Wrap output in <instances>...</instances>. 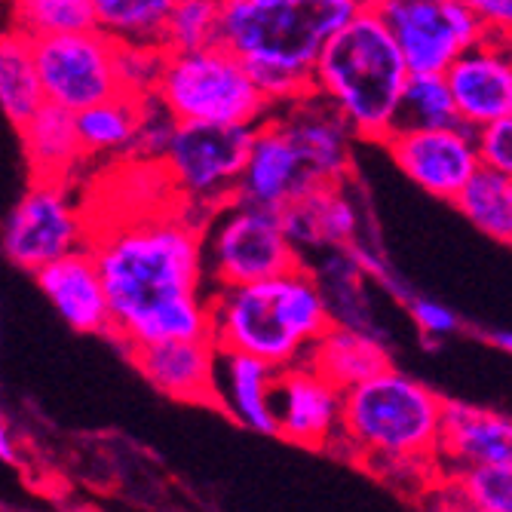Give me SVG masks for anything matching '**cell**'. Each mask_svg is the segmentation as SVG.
<instances>
[{"mask_svg": "<svg viewBox=\"0 0 512 512\" xmlns=\"http://www.w3.org/2000/svg\"><path fill=\"white\" fill-rule=\"evenodd\" d=\"M279 221L301 261L304 252L353 249L359 243V209L347 194V181L301 194L279 209Z\"/></svg>", "mask_w": 512, "mask_h": 512, "instance_id": "d6986e66", "label": "cell"}, {"mask_svg": "<svg viewBox=\"0 0 512 512\" xmlns=\"http://www.w3.org/2000/svg\"><path fill=\"white\" fill-rule=\"evenodd\" d=\"M310 77L313 96L329 102L359 142L381 145L396 129L408 68L371 7H362L329 37Z\"/></svg>", "mask_w": 512, "mask_h": 512, "instance_id": "277c9868", "label": "cell"}, {"mask_svg": "<svg viewBox=\"0 0 512 512\" xmlns=\"http://www.w3.org/2000/svg\"><path fill=\"white\" fill-rule=\"evenodd\" d=\"M206 289L243 286L304 264L289 243L279 209H267L240 197L221 203L203 224L200 237Z\"/></svg>", "mask_w": 512, "mask_h": 512, "instance_id": "52a82bcc", "label": "cell"}, {"mask_svg": "<svg viewBox=\"0 0 512 512\" xmlns=\"http://www.w3.org/2000/svg\"><path fill=\"white\" fill-rule=\"evenodd\" d=\"M316 188H319V181L307 169L301 151L295 148L286 126L279 123L276 111H270L252 129V145H249L234 197L267 206V209H283L286 203Z\"/></svg>", "mask_w": 512, "mask_h": 512, "instance_id": "9a60e30c", "label": "cell"}, {"mask_svg": "<svg viewBox=\"0 0 512 512\" xmlns=\"http://www.w3.org/2000/svg\"><path fill=\"white\" fill-rule=\"evenodd\" d=\"M218 4H224V0H218Z\"/></svg>", "mask_w": 512, "mask_h": 512, "instance_id": "74e56055", "label": "cell"}, {"mask_svg": "<svg viewBox=\"0 0 512 512\" xmlns=\"http://www.w3.org/2000/svg\"><path fill=\"white\" fill-rule=\"evenodd\" d=\"M301 362L344 393L347 387L371 378L375 371L390 365V353L375 335L347 329V325H329L307 347Z\"/></svg>", "mask_w": 512, "mask_h": 512, "instance_id": "44dd1931", "label": "cell"}, {"mask_svg": "<svg viewBox=\"0 0 512 512\" xmlns=\"http://www.w3.org/2000/svg\"><path fill=\"white\" fill-rule=\"evenodd\" d=\"M0 460H4V463L16 460V439H13L4 417H0Z\"/></svg>", "mask_w": 512, "mask_h": 512, "instance_id": "d590c367", "label": "cell"}, {"mask_svg": "<svg viewBox=\"0 0 512 512\" xmlns=\"http://www.w3.org/2000/svg\"><path fill=\"white\" fill-rule=\"evenodd\" d=\"M10 4L16 28L28 37L96 28L89 0H10Z\"/></svg>", "mask_w": 512, "mask_h": 512, "instance_id": "f546056e", "label": "cell"}, {"mask_svg": "<svg viewBox=\"0 0 512 512\" xmlns=\"http://www.w3.org/2000/svg\"><path fill=\"white\" fill-rule=\"evenodd\" d=\"M442 74L460 123L476 129L482 123L512 114L509 37L488 31L479 43L460 50Z\"/></svg>", "mask_w": 512, "mask_h": 512, "instance_id": "5bb4252c", "label": "cell"}, {"mask_svg": "<svg viewBox=\"0 0 512 512\" xmlns=\"http://www.w3.org/2000/svg\"><path fill=\"white\" fill-rule=\"evenodd\" d=\"M215 356L218 347L209 335L197 338H166L129 347L132 365L142 378L169 399L212 405L215 402Z\"/></svg>", "mask_w": 512, "mask_h": 512, "instance_id": "2e32d148", "label": "cell"}, {"mask_svg": "<svg viewBox=\"0 0 512 512\" xmlns=\"http://www.w3.org/2000/svg\"><path fill=\"white\" fill-rule=\"evenodd\" d=\"M19 132L34 178L65 181V175L83 157L77 126H74V111L62 105L40 102V108L25 123H19Z\"/></svg>", "mask_w": 512, "mask_h": 512, "instance_id": "7402d4cb", "label": "cell"}, {"mask_svg": "<svg viewBox=\"0 0 512 512\" xmlns=\"http://www.w3.org/2000/svg\"><path fill=\"white\" fill-rule=\"evenodd\" d=\"M371 0H224L218 40L237 53L279 108L313 92V62L329 37Z\"/></svg>", "mask_w": 512, "mask_h": 512, "instance_id": "7a4b0ae2", "label": "cell"}, {"mask_svg": "<svg viewBox=\"0 0 512 512\" xmlns=\"http://www.w3.org/2000/svg\"><path fill=\"white\" fill-rule=\"evenodd\" d=\"M279 365L264 362L258 356L224 350L215 356V402L212 408L224 411L230 421L264 436H276L273 411H270V387Z\"/></svg>", "mask_w": 512, "mask_h": 512, "instance_id": "ffe728a7", "label": "cell"}, {"mask_svg": "<svg viewBox=\"0 0 512 512\" xmlns=\"http://www.w3.org/2000/svg\"><path fill=\"white\" fill-rule=\"evenodd\" d=\"M329 325L307 264L209 292V338L215 347L240 350L279 368L298 362Z\"/></svg>", "mask_w": 512, "mask_h": 512, "instance_id": "3957f363", "label": "cell"}, {"mask_svg": "<svg viewBox=\"0 0 512 512\" xmlns=\"http://www.w3.org/2000/svg\"><path fill=\"white\" fill-rule=\"evenodd\" d=\"M43 102L80 111L120 92L117 40L102 28L31 37Z\"/></svg>", "mask_w": 512, "mask_h": 512, "instance_id": "9c48e42d", "label": "cell"}, {"mask_svg": "<svg viewBox=\"0 0 512 512\" xmlns=\"http://www.w3.org/2000/svg\"><path fill=\"white\" fill-rule=\"evenodd\" d=\"M473 142H476L479 166L512 175V114L476 126Z\"/></svg>", "mask_w": 512, "mask_h": 512, "instance_id": "d6a6232c", "label": "cell"}, {"mask_svg": "<svg viewBox=\"0 0 512 512\" xmlns=\"http://www.w3.org/2000/svg\"><path fill=\"white\" fill-rule=\"evenodd\" d=\"M454 491L463 497V506L482 512H509L512 509V463H482L457 476H448Z\"/></svg>", "mask_w": 512, "mask_h": 512, "instance_id": "4dcf8cb0", "label": "cell"}, {"mask_svg": "<svg viewBox=\"0 0 512 512\" xmlns=\"http://www.w3.org/2000/svg\"><path fill=\"white\" fill-rule=\"evenodd\" d=\"M138 120H142V96H126V92H117V96L105 102L74 111V126L83 154L132 148Z\"/></svg>", "mask_w": 512, "mask_h": 512, "instance_id": "484cf974", "label": "cell"}, {"mask_svg": "<svg viewBox=\"0 0 512 512\" xmlns=\"http://www.w3.org/2000/svg\"><path fill=\"white\" fill-rule=\"evenodd\" d=\"M381 145L417 188H424L430 197L448 203L479 169L473 126L467 123L433 129L396 126Z\"/></svg>", "mask_w": 512, "mask_h": 512, "instance_id": "7c38bea8", "label": "cell"}, {"mask_svg": "<svg viewBox=\"0 0 512 512\" xmlns=\"http://www.w3.org/2000/svg\"><path fill=\"white\" fill-rule=\"evenodd\" d=\"M408 313L427 338H448L460 329V319L451 307L430 298H408Z\"/></svg>", "mask_w": 512, "mask_h": 512, "instance_id": "836d02e7", "label": "cell"}, {"mask_svg": "<svg viewBox=\"0 0 512 512\" xmlns=\"http://www.w3.org/2000/svg\"><path fill=\"white\" fill-rule=\"evenodd\" d=\"M40 102L43 89L31 56V37L19 28L0 31V111L19 126L40 108Z\"/></svg>", "mask_w": 512, "mask_h": 512, "instance_id": "d4e9b609", "label": "cell"}, {"mask_svg": "<svg viewBox=\"0 0 512 512\" xmlns=\"http://www.w3.org/2000/svg\"><path fill=\"white\" fill-rule=\"evenodd\" d=\"M491 34L509 37L512 28V0H460Z\"/></svg>", "mask_w": 512, "mask_h": 512, "instance_id": "e575fe53", "label": "cell"}, {"mask_svg": "<svg viewBox=\"0 0 512 512\" xmlns=\"http://www.w3.org/2000/svg\"><path fill=\"white\" fill-rule=\"evenodd\" d=\"M310 273L332 325H347V329L375 335V316H371V301L365 298L362 286L365 270L350 249H325Z\"/></svg>", "mask_w": 512, "mask_h": 512, "instance_id": "603a6c76", "label": "cell"}, {"mask_svg": "<svg viewBox=\"0 0 512 512\" xmlns=\"http://www.w3.org/2000/svg\"><path fill=\"white\" fill-rule=\"evenodd\" d=\"M276 436L304 448H332L341 430V390L301 359L276 371L270 387Z\"/></svg>", "mask_w": 512, "mask_h": 512, "instance_id": "4fadbf2b", "label": "cell"}, {"mask_svg": "<svg viewBox=\"0 0 512 512\" xmlns=\"http://www.w3.org/2000/svg\"><path fill=\"white\" fill-rule=\"evenodd\" d=\"M491 344H500V350H506V353L512 350V338H509V332H500V335L494 332V335H491Z\"/></svg>", "mask_w": 512, "mask_h": 512, "instance_id": "8d00e7d4", "label": "cell"}, {"mask_svg": "<svg viewBox=\"0 0 512 512\" xmlns=\"http://www.w3.org/2000/svg\"><path fill=\"white\" fill-rule=\"evenodd\" d=\"M86 243V224L56 178H34L28 194L0 227V252L16 267L34 273Z\"/></svg>", "mask_w": 512, "mask_h": 512, "instance_id": "8fae6325", "label": "cell"}, {"mask_svg": "<svg viewBox=\"0 0 512 512\" xmlns=\"http://www.w3.org/2000/svg\"><path fill=\"white\" fill-rule=\"evenodd\" d=\"M203 224L184 215L126 221L86 240L111 310V338L138 347L209 335Z\"/></svg>", "mask_w": 512, "mask_h": 512, "instance_id": "6da1fadb", "label": "cell"}, {"mask_svg": "<svg viewBox=\"0 0 512 512\" xmlns=\"http://www.w3.org/2000/svg\"><path fill=\"white\" fill-rule=\"evenodd\" d=\"M163 62L160 46L148 43H120L117 40V83L126 96H148L154 89Z\"/></svg>", "mask_w": 512, "mask_h": 512, "instance_id": "1f68e13d", "label": "cell"}, {"mask_svg": "<svg viewBox=\"0 0 512 512\" xmlns=\"http://www.w3.org/2000/svg\"><path fill=\"white\" fill-rule=\"evenodd\" d=\"M151 96L166 108L175 123H261L273 105L255 86L246 62L227 46L209 43L203 50L166 53Z\"/></svg>", "mask_w": 512, "mask_h": 512, "instance_id": "8992f818", "label": "cell"}, {"mask_svg": "<svg viewBox=\"0 0 512 512\" xmlns=\"http://www.w3.org/2000/svg\"><path fill=\"white\" fill-rule=\"evenodd\" d=\"M218 25H221L218 0H175L160 34V50L166 53L203 50L209 43H218Z\"/></svg>", "mask_w": 512, "mask_h": 512, "instance_id": "f1b7e54d", "label": "cell"}, {"mask_svg": "<svg viewBox=\"0 0 512 512\" xmlns=\"http://www.w3.org/2000/svg\"><path fill=\"white\" fill-rule=\"evenodd\" d=\"M40 292L50 298L59 316L83 335H108L111 332V310L102 286L99 264L92 258L89 246L74 249L50 264L34 270Z\"/></svg>", "mask_w": 512, "mask_h": 512, "instance_id": "ac0fdd59", "label": "cell"}, {"mask_svg": "<svg viewBox=\"0 0 512 512\" xmlns=\"http://www.w3.org/2000/svg\"><path fill=\"white\" fill-rule=\"evenodd\" d=\"M96 28L120 43L160 46V34L175 0H89Z\"/></svg>", "mask_w": 512, "mask_h": 512, "instance_id": "4316f807", "label": "cell"}, {"mask_svg": "<svg viewBox=\"0 0 512 512\" xmlns=\"http://www.w3.org/2000/svg\"><path fill=\"white\" fill-rule=\"evenodd\" d=\"M442 396L405 371L384 365L341 393L338 439L371 470H408L436 463Z\"/></svg>", "mask_w": 512, "mask_h": 512, "instance_id": "5b68a950", "label": "cell"}, {"mask_svg": "<svg viewBox=\"0 0 512 512\" xmlns=\"http://www.w3.org/2000/svg\"><path fill=\"white\" fill-rule=\"evenodd\" d=\"M451 203L485 237L500 246L512 243V175L479 166Z\"/></svg>", "mask_w": 512, "mask_h": 512, "instance_id": "cb8c5ba5", "label": "cell"}, {"mask_svg": "<svg viewBox=\"0 0 512 512\" xmlns=\"http://www.w3.org/2000/svg\"><path fill=\"white\" fill-rule=\"evenodd\" d=\"M454 123L460 120L454 111L445 74H408L399 96L396 126L433 129V126H454Z\"/></svg>", "mask_w": 512, "mask_h": 512, "instance_id": "83f0119b", "label": "cell"}, {"mask_svg": "<svg viewBox=\"0 0 512 512\" xmlns=\"http://www.w3.org/2000/svg\"><path fill=\"white\" fill-rule=\"evenodd\" d=\"M436 467L457 476L482 463H512V424L491 408L442 399Z\"/></svg>", "mask_w": 512, "mask_h": 512, "instance_id": "e0dca14e", "label": "cell"}, {"mask_svg": "<svg viewBox=\"0 0 512 512\" xmlns=\"http://www.w3.org/2000/svg\"><path fill=\"white\" fill-rule=\"evenodd\" d=\"M252 129L246 123H175L160 163L178 194L209 218L221 203L237 194V181L252 145Z\"/></svg>", "mask_w": 512, "mask_h": 512, "instance_id": "ba28073f", "label": "cell"}, {"mask_svg": "<svg viewBox=\"0 0 512 512\" xmlns=\"http://www.w3.org/2000/svg\"><path fill=\"white\" fill-rule=\"evenodd\" d=\"M408 74H442L451 59L479 43L488 28L460 0H371Z\"/></svg>", "mask_w": 512, "mask_h": 512, "instance_id": "30bf717a", "label": "cell"}]
</instances>
